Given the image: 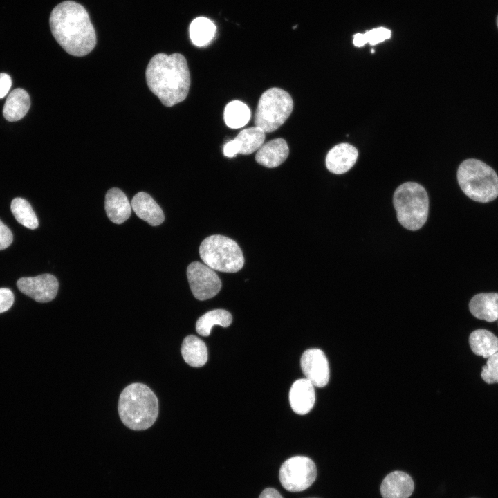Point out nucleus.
<instances>
[{
	"mask_svg": "<svg viewBox=\"0 0 498 498\" xmlns=\"http://www.w3.org/2000/svg\"><path fill=\"white\" fill-rule=\"evenodd\" d=\"M199 255L205 264L214 270L235 273L244 264L243 252L232 239L223 235H212L200 245Z\"/></svg>",
	"mask_w": 498,
	"mask_h": 498,
	"instance_id": "6",
	"label": "nucleus"
},
{
	"mask_svg": "<svg viewBox=\"0 0 498 498\" xmlns=\"http://www.w3.org/2000/svg\"><path fill=\"white\" fill-rule=\"evenodd\" d=\"M414 484L412 477L403 471H394L387 474L380 486L383 498H409Z\"/></svg>",
	"mask_w": 498,
	"mask_h": 498,
	"instance_id": "14",
	"label": "nucleus"
},
{
	"mask_svg": "<svg viewBox=\"0 0 498 498\" xmlns=\"http://www.w3.org/2000/svg\"><path fill=\"white\" fill-rule=\"evenodd\" d=\"M49 23L55 40L68 54L84 56L94 48V28L86 9L77 2L66 1L56 6Z\"/></svg>",
	"mask_w": 498,
	"mask_h": 498,
	"instance_id": "1",
	"label": "nucleus"
},
{
	"mask_svg": "<svg viewBox=\"0 0 498 498\" xmlns=\"http://www.w3.org/2000/svg\"><path fill=\"white\" fill-rule=\"evenodd\" d=\"M187 276L192 293L199 300L214 297L221 288V281L217 274L205 264L191 263L187 268Z\"/></svg>",
	"mask_w": 498,
	"mask_h": 498,
	"instance_id": "9",
	"label": "nucleus"
},
{
	"mask_svg": "<svg viewBox=\"0 0 498 498\" xmlns=\"http://www.w3.org/2000/svg\"><path fill=\"white\" fill-rule=\"evenodd\" d=\"M457 180L463 193L473 201L488 203L498 196V176L481 160L463 161L457 171Z\"/></svg>",
	"mask_w": 498,
	"mask_h": 498,
	"instance_id": "4",
	"label": "nucleus"
},
{
	"mask_svg": "<svg viewBox=\"0 0 498 498\" xmlns=\"http://www.w3.org/2000/svg\"><path fill=\"white\" fill-rule=\"evenodd\" d=\"M216 26L208 18L200 17L194 19L190 26V37L197 46H204L211 42L215 36Z\"/></svg>",
	"mask_w": 498,
	"mask_h": 498,
	"instance_id": "24",
	"label": "nucleus"
},
{
	"mask_svg": "<svg viewBox=\"0 0 498 498\" xmlns=\"http://www.w3.org/2000/svg\"><path fill=\"white\" fill-rule=\"evenodd\" d=\"M366 44L364 34L358 33L353 36V44L357 47H360Z\"/></svg>",
	"mask_w": 498,
	"mask_h": 498,
	"instance_id": "33",
	"label": "nucleus"
},
{
	"mask_svg": "<svg viewBox=\"0 0 498 498\" xmlns=\"http://www.w3.org/2000/svg\"><path fill=\"white\" fill-rule=\"evenodd\" d=\"M470 313L476 318L489 322L498 320V293H479L469 303Z\"/></svg>",
	"mask_w": 498,
	"mask_h": 498,
	"instance_id": "18",
	"label": "nucleus"
},
{
	"mask_svg": "<svg viewBox=\"0 0 498 498\" xmlns=\"http://www.w3.org/2000/svg\"><path fill=\"white\" fill-rule=\"evenodd\" d=\"M317 470L315 463L305 456H295L282 465L279 478L282 486L292 492H301L315 481Z\"/></svg>",
	"mask_w": 498,
	"mask_h": 498,
	"instance_id": "8",
	"label": "nucleus"
},
{
	"mask_svg": "<svg viewBox=\"0 0 498 498\" xmlns=\"http://www.w3.org/2000/svg\"><path fill=\"white\" fill-rule=\"evenodd\" d=\"M259 498H283L280 493L273 488H267L261 493Z\"/></svg>",
	"mask_w": 498,
	"mask_h": 498,
	"instance_id": "32",
	"label": "nucleus"
},
{
	"mask_svg": "<svg viewBox=\"0 0 498 498\" xmlns=\"http://www.w3.org/2000/svg\"><path fill=\"white\" fill-rule=\"evenodd\" d=\"M496 22H497V27H498V15H497V17Z\"/></svg>",
	"mask_w": 498,
	"mask_h": 498,
	"instance_id": "34",
	"label": "nucleus"
},
{
	"mask_svg": "<svg viewBox=\"0 0 498 498\" xmlns=\"http://www.w3.org/2000/svg\"><path fill=\"white\" fill-rule=\"evenodd\" d=\"M358 152L356 147L348 143H340L331 148L326 157L329 171L341 174L349 171L356 163Z\"/></svg>",
	"mask_w": 498,
	"mask_h": 498,
	"instance_id": "13",
	"label": "nucleus"
},
{
	"mask_svg": "<svg viewBox=\"0 0 498 498\" xmlns=\"http://www.w3.org/2000/svg\"><path fill=\"white\" fill-rule=\"evenodd\" d=\"M104 208L108 218L114 223L121 224L131 213V205L125 194L118 188H111L105 196Z\"/></svg>",
	"mask_w": 498,
	"mask_h": 498,
	"instance_id": "16",
	"label": "nucleus"
},
{
	"mask_svg": "<svg viewBox=\"0 0 498 498\" xmlns=\"http://www.w3.org/2000/svg\"><path fill=\"white\" fill-rule=\"evenodd\" d=\"M301 368L305 378L315 387H324L329 380L330 371L327 358L319 349L306 350L301 358Z\"/></svg>",
	"mask_w": 498,
	"mask_h": 498,
	"instance_id": "11",
	"label": "nucleus"
},
{
	"mask_svg": "<svg viewBox=\"0 0 498 498\" xmlns=\"http://www.w3.org/2000/svg\"><path fill=\"white\" fill-rule=\"evenodd\" d=\"M231 314L223 309H215L207 312L199 318L196 323V331L202 336H208L214 325L227 327L232 323Z\"/></svg>",
	"mask_w": 498,
	"mask_h": 498,
	"instance_id": "23",
	"label": "nucleus"
},
{
	"mask_svg": "<svg viewBox=\"0 0 498 498\" xmlns=\"http://www.w3.org/2000/svg\"><path fill=\"white\" fill-rule=\"evenodd\" d=\"M265 132L258 127L242 130L233 140L238 154L248 155L258 150L264 144Z\"/></svg>",
	"mask_w": 498,
	"mask_h": 498,
	"instance_id": "22",
	"label": "nucleus"
},
{
	"mask_svg": "<svg viewBox=\"0 0 498 498\" xmlns=\"http://www.w3.org/2000/svg\"><path fill=\"white\" fill-rule=\"evenodd\" d=\"M393 202L399 223L409 230H417L425 223L429 209L428 196L417 183L407 182L395 191Z\"/></svg>",
	"mask_w": 498,
	"mask_h": 498,
	"instance_id": "5",
	"label": "nucleus"
},
{
	"mask_svg": "<svg viewBox=\"0 0 498 498\" xmlns=\"http://www.w3.org/2000/svg\"><path fill=\"white\" fill-rule=\"evenodd\" d=\"M150 91L166 107L183 101L189 92L190 75L185 57L180 53L155 55L145 72Z\"/></svg>",
	"mask_w": 498,
	"mask_h": 498,
	"instance_id": "2",
	"label": "nucleus"
},
{
	"mask_svg": "<svg viewBox=\"0 0 498 498\" xmlns=\"http://www.w3.org/2000/svg\"><path fill=\"white\" fill-rule=\"evenodd\" d=\"M315 386L307 379L301 378L293 382L289 391V402L294 412L304 415L314 406Z\"/></svg>",
	"mask_w": 498,
	"mask_h": 498,
	"instance_id": "12",
	"label": "nucleus"
},
{
	"mask_svg": "<svg viewBox=\"0 0 498 498\" xmlns=\"http://www.w3.org/2000/svg\"><path fill=\"white\" fill-rule=\"evenodd\" d=\"M10 230L0 220V250L7 248L12 242Z\"/></svg>",
	"mask_w": 498,
	"mask_h": 498,
	"instance_id": "30",
	"label": "nucleus"
},
{
	"mask_svg": "<svg viewBox=\"0 0 498 498\" xmlns=\"http://www.w3.org/2000/svg\"><path fill=\"white\" fill-rule=\"evenodd\" d=\"M14 302V295L11 290L0 288V313L9 310Z\"/></svg>",
	"mask_w": 498,
	"mask_h": 498,
	"instance_id": "29",
	"label": "nucleus"
},
{
	"mask_svg": "<svg viewBox=\"0 0 498 498\" xmlns=\"http://www.w3.org/2000/svg\"><path fill=\"white\" fill-rule=\"evenodd\" d=\"M289 154V148L283 138H275L263 144L258 149L256 161L266 167L273 168L282 164Z\"/></svg>",
	"mask_w": 498,
	"mask_h": 498,
	"instance_id": "17",
	"label": "nucleus"
},
{
	"mask_svg": "<svg viewBox=\"0 0 498 498\" xmlns=\"http://www.w3.org/2000/svg\"><path fill=\"white\" fill-rule=\"evenodd\" d=\"M118 413L124 425L133 430L150 427L158 414V402L154 393L142 383H132L120 395Z\"/></svg>",
	"mask_w": 498,
	"mask_h": 498,
	"instance_id": "3",
	"label": "nucleus"
},
{
	"mask_svg": "<svg viewBox=\"0 0 498 498\" xmlns=\"http://www.w3.org/2000/svg\"><path fill=\"white\" fill-rule=\"evenodd\" d=\"M366 43L378 44L391 37V31L385 28H378L363 33Z\"/></svg>",
	"mask_w": 498,
	"mask_h": 498,
	"instance_id": "28",
	"label": "nucleus"
},
{
	"mask_svg": "<svg viewBox=\"0 0 498 498\" xmlns=\"http://www.w3.org/2000/svg\"><path fill=\"white\" fill-rule=\"evenodd\" d=\"M30 107L28 93L23 89L17 88L8 96L3 109L6 120L15 122L21 120L27 113Z\"/></svg>",
	"mask_w": 498,
	"mask_h": 498,
	"instance_id": "19",
	"label": "nucleus"
},
{
	"mask_svg": "<svg viewBox=\"0 0 498 498\" xmlns=\"http://www.w3.org/2000/svg\"><path fill=\"white\" fill-rule=\"evenodd\" d=\"M481 376L488 384L498 383V352L487 358L486 365L482 367Z\"/></svg>",
	"mask_w": 498,
	"mask_h": 498,
	"instance_id": "27",
	"label": "nucleus"
},
{
	"mask_svg": "<svg viewBox=\"0 0 498 498\" xmlns=\"http://www.w3.org/2000/svg\"><path fill=\"white\" fill-rule=\"evenodd\" d=\"M131 205L136 214L150 225L156 226L164 221L162 209L149 194L144 192H138L133 197Z\"/></svg>",
	"mask_w": 498,
	"mask_h": 498,
	"instance_id": "15",
	"label": "nucleus"
},
{
	"mask_svg": "<svg viewBox=\"0 0 498 498\" xmlns=\"http://www.w3.org/2000/svg\"><path fill=\"white\" fill-rule=\"evenodd\" d=\"M181 354L185 362L194 367H202L208 360L205 344L193 335H188L183 340Z\"/></svg>",
	"mask_w": 498,
	"mask_h": 498,
	"instance_id": "20",
	"label": "nucleus"
},
{
	"mask_svg": "<svg viewBox=\"0 0 498 498\" xmlns=\"http://www.w3.org/2000/svg\"><path fill=\"white\" fill-rule=\"evenodd\" d=\"M293 109V101L288 92L279 88H270L259 100L255 125L265 133H271L286 122Z\"/></svg>",
	"mask_w": 498,
	"mask_h": 498,
	"instance_id": "7",
	"label": "nucleus"
},
{
	"mask_svg": "<svg viewBox=\"0 0 498 498\" xmlns=\"http://www.w3.org/2000/svg\"><path fill=\"white\" fill-rule=\"evenodd\" d=\"M10 209L15 219L22 225L31 230L38 227L39 221L30 204L22 198L12 201Z\"/></svg>",
	"mask_w": 498,
	"mask_h": 498,
	"instance_id": "26",
	"label": "nucleus"
},
{
	"mask_svg": "<svg viewBox=\"0 0 498 498\" xmlns=\"http://www.w3.org/2000/svg\"><path fill=\"white\" fill-rule=\"evenodd\" d=\"M250 118V111L243 102L234 100L229 102L224 109V120L226 125L232 129L245 126Z\"/></svg>",
	"mask_w": 498,
	"mask_h": 498,
	"instance_id": "25",
	"label": "nucleus"
},
{
	"mask_svg": "<svg viewBox=\"0 0 498 498\" xmlns=\"http://www.w3.org/2000/svg\"><path fill=\"white\" fill-rule=\"evenodd\" d=\"M469 344L472 352L488 358L498 352V338L486 329H477L469 337Z\"/></svg>",
	"mask_w": 498,
	"mask_h": 498,
	"instance_id": "21",
	"label": "nucleus"
},
{
	"mask_svg": "<svg viewBox=\"0 0 498 498\" xmlns=\"http://www.w3.org/2000/svg\"><path fill=\"white\" fill-rule=\"evenodd\" d=\"M12 86L10 75L6 73H0V98H3L8 93Z\"/></svg>",
	"mask_w": 498,
	"mask_h": 498,
	"instance_id": "31",
	"label": "nucleus"
},
{
	"mask_svg": "<svg viewBox=\"0 0 498 498\" xmlns=\"http://www.w3.org/2000/svg\"><path fill=\"white\" fill-rule=\"evenodd\" d=\"M19 290L38 302H48L57 295L59 283L50 274L21 277L17 282Z\"/></svg>",
	"mask_w": 498,
	"mask_h": 498,
	"instance_id": "10",
	"label": "nucleus"
}]
</instances>
